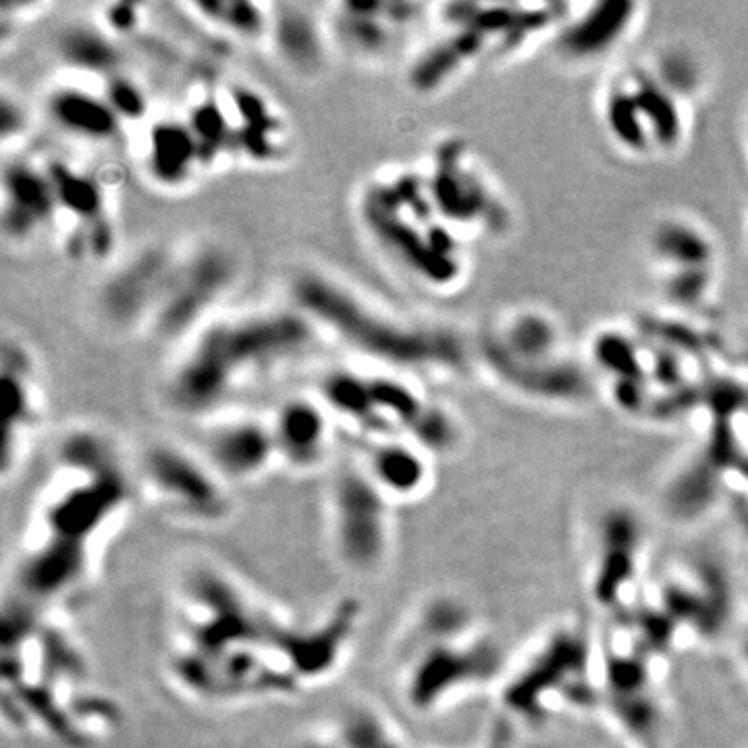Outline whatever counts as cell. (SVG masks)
I'll return each instance as SVG.
<instances>
[{
    "mask_svg": "<svg viewBox=\"0 0 748 748\" xmlns=\"http://www.w3.org/2000/svg\"><path fill=\"white\" fill-rule=\"evenodd\" d=\"M142 9H144L142 5H125V3L109 5L102 9L100 25L115 38L131 36L140 30L142 19H144Z\"/></svg>",
    "mask_w": 748,
    "mask_h": 748,
    "instance_id": "cell-33",
    "label": "cell"
},
{
    "mask_svg": "<svg viewBox=\"0 0 748 748\" xmlns=\"http://www.w3.org/2000/svg\"><path fill=\"white\" fill-rule=\"evenodd\" d=\"M208 30L239 42L269 40L273 5L246 3V0H196L181 5Z\"/></svg>",
    "mask_w": 748,
    "mask_h": 748,
    "instance_id": "cell-30",
    "label": "cell"
},
{
    "mask_svg": "<svg viewBox=\"0 0 748 748\" xmlns=\"http://www.w3.org/2000/svg\"><path fill=\"white\" fill-rule=\"evenodd\" d=\"M25 129H28V113H25L21 102L13 98L5 88L3 94H0V133H3V144L9 146L11 140H19L21 136H25Z\"/></svg>",
    "mask_w": 748,
    "mask_h": 748,
    "instance_id": "cell-34",
    "label": "cell"
},
{
    "mask_svg": "<svg viewBox=\"0 0 748 748\" xmlns=\"http://www.w3.org/2000/svg\"><path fill=\"white\" fill-rule=\"evenodd\" d=\"M358 460L379 491L393 503L420 501L435 485V456L408 439L362 443Z\"/></svg>",
    "mask_w": 748,
    "mask_h": 748,
    "instance_id": "cell-22",
    "label": "cell"
},
{
    "mask_svg": "<svg viewBox=\"0 0 748 748\" xmlns=\"http://www.w3.org/2000/svg\"><path fill=\"white\" fill-rule=\"evenodd\" d=\"M3 397H5V441H3V478L9 480L19 470L30 439L42 420V389L38 364L23 339L5 335L3 339Z\"/></svg>",
    "mask_w": 748,
    "mask_h": 748,
    "instance_id": "cell-18",
    "label": "cell"
},
{
    "mask_svg": "<svg viewBox=\"0 0 748 748\" xmlns=\"http://www.w3.org/2000/svg\"><path fill=\"white\" fill-rule=\"evenodd\" d=\"M183 119L196 140L204 171H215L225 160L237 156L235 127L225 96L198 98Z\"/></svg>",
    "mask_w": 748,
    "mask_h": 748,
    "instance_id": "cell-31",
    "label": "cell"
},
{
    "mask_svg": "<svg viewBox=\"0 0 748 748\" xmlns=\"http://www.w3.org/2000/svg\"><path fill=\"white\" fill-rule=\"evenodd\" d=\"M701 84L699 67L682 52L613 69L597 96L603 136L634 160L680 154L697 123Z\"/></svg>",
    "mask_w": 748,
    "mask_h": 748,
    "instance_id": "cell-5",
    "label": "cell"
},
{
    "mask_svg": "<svg viewBox=\"0 0 748 748\" xmlns=\"http://www.w3.org/2000/svg\"><path fill=\"white\" fill-rule=\"evenodd\" d=\"M395 505L360 462L337 468L327 491V539L337 566L358 578L379 576L393 555Z\"/></svg>",
    "mask_w": 748,
    "mask_h": 748,
    "instance_id": "cell-12",
    "label": "cell"
},
{
    "mask_svg": "<svg viewBox=\"0 0 748 748\" xmlns=\"http://www.w3.org/2000/svg\"><path fill=\"white\" fill-rule=\"evenodd\" d=\"M287 748H416L395 721L370 703H352Z\"/></svg>",
    "mask_w": 748,
    "mask_h": 748,
    "instance_id": "cell-25",
    "label": "cell"
},
{
    "mask_svg": "<svg viewBox=\"0 0 748 748\" xmlns=\"http://www.w3.org/2000/svg\"><path fill=\"white\" fill-rule=\"evenodd\" d=\"M441 219L462 235L499 239L514 225V208L480 156L458 136L437 142L422 167Z\"/></svg>",
    "mask_w": 748,
    "mask_h": 748,
    "instance_id": "cell-10",
    "label": "cell"
},
{
    "mask_svg": "<svg viewBox=\"0 0 748 748\" xmlns=\"http://www.w3.org/2000/svg\"><path fill=\"white\" fill-rule=\"evenodd\" d=\"M133 480L104 433L88 426L69 431L17 559L13 599L55 611L82 593L94 578L98 549L127 512Z\"/></svg>",
    "mask_w": 748,
    "mask_h": 748,
    "instance_id": "cell-1",
    "label": "cell"
},
{
    "mask_svg": "<svg viewBox=\"0 0 748 748\" xmlns=\"http://www.w3.org/2000/svg\"><path fill=\"white\" fill-rule=\"evenodd\" d=\"M136 487L156 512L190 528H219L233 518V493L198 449L152 441L138 460Z\"/></svg>",
    "mask_w": 748,
    "mask_h": 748,
    "instance_id": "cell-11",
    "label": "cell"
},
{
    "mask_svg": "<svg viewBox=\"0 0 748 748\" xmlns=\"http://www.w3.org/2000/svg\"><path fill=\"white\" fill-rule=\"evenodd\" d=\"M142 163L146 177L156 187L177 192L204 173L196 140L185 119L165 117L150 123Z\"/></svg>",
    "mask_w": 748,
    "mask_h": 748,
    "instance_id": "cell-26",
    "label": "cell"
},
{
    "mask_svg": "<svg viewBox=\"0 0 748 748\" xmlns=\"http://www.w3.org/2000/svg\"><path fill=\"white\" fill-rule=\"evenodd\" d=\"M239 277L242 260L219 239H202L179 250L163 298L146 327L148 335L175 343L190 339L217 316Z\"/></svg>",
    "mask_w": 748,
    "mask_h": 748,
    "instance_id": "cell-13",
    "label": "cell"
},
{
    "mask_svg": "<svg viewBox=\"0 0 748 748\" xmlns=\"http://www.w3.org/2000/svg\"><path fill=\"white\" fill-rule=\"evenodd\" d=\"M102 94L111 102L113 111L119 115L123 125L131 121H142L150 115V104L144 88L133 77H127L123 71L104 79Z\"/></svg>",
    "mask_w": 748,
    "mask_h": 748,
    "instance_id": "cell-32",
    "label": "cell"
},
{
    "mask_svg": "<svg viewBox=\"0 0 748 748\" xmlns=\"http://www.w3.org/2000/svg\"><path fill=\"white\" fill-rule=\"evenodd\" d=\"M316 335L291 304L215 316L183 341L163 383L165 404L202 422L227 414L239 391L302 358Z\"/></svg>",
    "mask_w": 748,
    "mask_h": 748,
    "instance_id": "cell-2",
    "label": "cell"
},
{
    "mask_svg": "<svg viewBox=\"0 0 748 748\" xmlns=\"http://www.w3.org/2000/svg\"><path fill=\"white\" fill-rule=\"evenodd\" d=\"M474 356L501 389L530 404L580 408L599 391L589 356L541 306L501 310L480 333Z\"/></svg>",
    "mask_w": 748,
    "mask_h": 748,
    "instance_id": "cell-7",
    "label": "cell"
},
{
    "mask_svg": "<svg viewBox=\"0 0 748 748\" xmlns=\"http://www.w3.org/2000/svg\"><path fill=\"white\" fill-rule=\"evenodd\" d=\"M179 250L148 244L106 275L96 293L102 320L117 331H146L165 293Z\"/></svg>",
    "mask_w": 748,
    "mask_h": 748,
    "instance_id": "cell-15",
    "label": "cell"
},
{
    "mask_svg": "<svg viewBox=\"0 0 748 748\" xmlns=\"http://www.w3.org/2000/svg\"><path fill=\"white\" fill-rule=\"evenodd\" d=\"M175 582L171 649L277 647L285 653L293 624L231 570L210 559H196Z\"/></svg>",
    "mask_w": 748,
    "mask_h": 748,
    "instance_id": "cell-9",
    "label": "cell"
},
{
    "mask_svg": "<svg viewBox=\"0 0 748 748\" xmlns=\"http://www.w3.org/2000/svg\"><path fill=\"white\" fill-rule=\"evenodd\" d=\"M279 63L296 77L314 79L329 67L333 38L325 17L298 3L273 5L269 40Z\"/></svg>",
    "mask_w": 748,
    "mask_h": 748,
    "instance_id": "cell-23",
    "label": "cell"
},
{
    "mask_svg": "<svg viewBox=\"0 0 748 748\" xmlns=\"http://www.w3.org/2000/svg\"><path fill=\"white\" fill-rule=\"evenodd\" d=\"M730 354L740 366H744L748 370V325L744 329H740V333L736 335V339L730 347Z\"/></svg>",
    "mask_w": 748,
    "mask_h": 748,
    "instance_id": "cell-35",
    "label": "cell"
},
{
    "mask_svg": "<svg viewBox=\"0 0 748 748\" xmlns=\"http://www.w3.org/2000/svg\"><path fill=\"white\" fill-rule=\"evenodd\" d=\"M356 210L374 246L416 285L451 291L468 279V242L441 219L422 169L395 167L370 177Z\"/></svg>",
    "mask_w": 748,
    "mask_h": 748,
    "instance_id": "cell-6",
    "label": "cell"
},
{
    "mask_svg": "<svg viewBox=\"0 0 748 748\" xmlns=\"http://www.w3.org/2000/svg\"><path fill=\"white\" fill-rule=\"evenodd\" d=\"M740 653H742V663H744V667H746V672H748V630H746V634H744V638H742V645H740Z\"/></svg>",
    "mask_w": 748,
    "mask_h": 748,
    "instance_id": "cell-36",
    "label": "cell"
},
{
    "mask_svg": "<svg viewBox=\"0 0 748 748\" xmlns=\"http://www.w3.org/2000/svg\"><path fill=\"white\" fill-rule=\"evenodd\" d=\"M3 231L13 244H30L59 223V208L44 165L15 156L3 167L0 183Z\"/></svg>",
    "mask_w": 748,
    "mask_h": 748,
    "instance_id": "cell-21",
    "label": "cell"
},
{
    "mask_svg": "<svg viewBox=\"0 0 748 748\" xmlns=\"http://www.w3.org/2000/svg\"><path fill=\"white\" fill-rule=\"evenodd\" d=\"M566 5H470L439 9L441 34L412 59L406 82L416 96H435L485 63L518 59L553 40Z\"/></svg>",
    "mask_w": 748,
    "mask_h": 748,
    "instance_id": "cell-8",
    "label": "cell"
},
{
    "mask_svg": "<svg viewBox=\"0 0 748 748\" xmlns=\"http://www.w3.org/2000/svg\"><path fill=\"white\" fill-rule=\"evenodd\" d=\"M235 127L237 156L254 165H279L289 152L291 133L275 104L252 86L235 84L225 94Z\"/></svg>",
    "mask_w": 748,
    "mask_h": 748,
    "instance_id": "cell-24",
    "label": "cell"
},
{
    "mask_svg": "<svg viewBox=\"0 0 748 748\" xmlns=\"http://www.w3.org/2000/svg\"><path fill=\"white\" fill-rule=\"evenodd\" d=\"M44 169L55 192L59 221L65 219L67 227H88L113 219L106 187L90 171L61 158L46 160Z\"/></svg>",
    "mask_w": 748,
    "mask_h": 748,
    "instance_id": "cell-28",
    "label": "cell"
},
{
    "mask_svg": "<svg viewBox=\"0 0 748 748\" xmlns=\"http://www.w3.org/2000/svg\"><path fill=\"white\" fill-rule=\"evenodd\" d=\"M198 451L229 487L256 483L279 464L271 418L256 414L206 420Z\"/></svg>",
    "mask_w": 748,
    "mask_h": 748,
    "instance_id": "cell-16",
    "label": "cell"
},
{
    "mask_svg": "<svg viewBox=\"0 0 748 748\" xmlns=\"http://www.w3.org/2000/svg\"><path fill=\"white\" fill-rule=\"evenodd\" d=\"M289 298L318 333H329L385 372L416 381L453 377L474 358V347L458 331L395 314L327 271L300 269L289 281Z\"/></svg>",
    "mask_w": 748,
    "mask_h": 748,
    "instance_id": "cell-3",
    "label": "cell"
},
{
    "mask_svg": "<svg viewBox=\"0 0 748 748\" xmlns=\"http://www.w3.org/2000/svg\"><path fill=\"white\" fill-rule=\"evenodd\" d=\"M269 418L283 468L310 474L329 462L337 422L318 395L287 397Z\"/></svg>",
    "mask_w": 748,
    "mask_h": 748,
    "instance_id": "cell-19",
    "label": "cell"
},
{
    "mask_svg": "<svg viewBox=\"0 0 748 748\" xmlns=\"http://www.w3.org/2000/svg\"><path fill=\"white\" fill-rule=\"evenodd\" d=\"M422 11L416 3H339L331 7L327 23L333 42L352 57L381 61Z\"/></svg>",
    "mask_w": 748,
    "mask_h": 748,
    "instance_id": "cell-20",
    "label": "cell"
},
{
    "mask_svg": "<svg viewBox=\"0 0 748 748\" xmlns=\"http://www.w3.org/2000/svg\"><path fill=\"white\" fill-rule=\"evenodd\" d=\"M647 256L655 285L672 312L699 316L713 302L721 246L701 219L690 215L661 219L649 233Z\"/></svg>",
    "mask_w": 748,
    "mask_h": 748,
    "instance_id": "cell-14",
    "label": "cell"
},
{
    "mask_svg": "<svg viewBox=\"0 0 748 748\" xmlns=\"http://www.w3.org/2000/svg\"><path fill=\"white\" fill-rule=\"evenodd\" d=\"M643 5H566L551 44L570 65L593 67L616 55L643 23Z\"/></svg>",
    "mask_w": 748,
    "mask_h": 748,
    "instance_id": "cell-17",
    "label": "cell"
},
{
    "mask_svg": "<svg viewBox=\"0 0 748 748\" xmlns=\"http://www.w3.org/2000/svg\"><path fill=\"white\" fill-rule=\"evenodd\" d=\"M44 109L65 136L90 144L113 142L125 127L104 94L86 86H55L44 98Z\"/></svg>",
    "mask_w": 748,
    "mask_h": 748,
    "instance_id": "cell-27",
    "label": "cell"
},
{
    "mask_svg": "<svg viewBox=\"0 0 748 748\" xmlns=\"http://www.w3.org/2000/svg\"><path fill=\"white\" fill-rule=\"evenodd\" d=\"M57 55L65 67L102 79L121 73L123 65L117 38L92 23H71L63 28L57 38Z\"/></svg>",
    "mask_w": 748,
    "mask_h": 748,
    "instance_id": "cell-29",
    "label": "cell"
},
{
    "mask_svg": "<svg viewBox=\"0 0 748 748\" xmlns=\"http://www.w3.org/2000/svg\"><path fill=\"white\" fill-rule=\"evenodd\" d=\"M391 657L399 697L416 715L437 713L491 684L501 665L495 638L453 595L422 601L399 630Z\"/></svg>",
    "mask_w": 748,
    "mask_h": 748,
    "instance_id": "cell-4",
    "label": "cell"
}]
</instances>
